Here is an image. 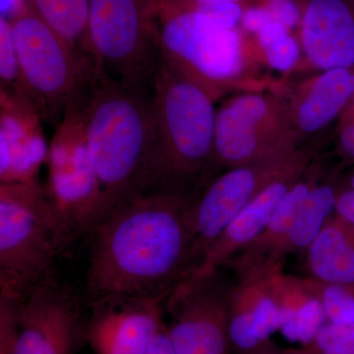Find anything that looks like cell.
<instances>
[{
	"label": "cell",
	"instance_id": "1",
	"mask_svg": "<svg viewBox=\"0 0 354 354\" xmlns=\"http://www.w3.org/2000/svg\"><path fill=\"white\" fill-rule=\"evenodd\" d=\"M191 199L143 193L93 228L86 276L91 307L139 299L167 302L191 272Z\"/></svg>",
	"mask_w": 354,
	"mask_h": 354
},
{
	"label": "cell",
	"instance_id": "2",
	"mask_svg": "<svg viewBox=\"0 0 354 354\" xmlns=\"http://www.w3.org/2000/svg\"><path fill=\"white\" fill-rule=\"evenodd\" d=\"M152 95L153 90L122 85L97 72L84 88L85 144L101 191L104 218L148 192Z\"/></svg>",
	"mask_w": 354,
	"mask_h": 354
},
{
	"label": "cell",
	"instance_id": "3",
	"mask_svg": "<svg viewBox=\"0 0 354 354\" xmlns=\"http://www.w3.org/2000/svg\"><path fill=\"white\" fill-rule=\"evenodd\" d=\"M152 113L148 192L193 198L215 169V100L162 57L153 79Z\"/></svg>",
	"mask_w": 354,
	"mask_h": 354
},
{
	"label": "cell",
	"instance_id": "4",
	"mask_svg": "<svg viewBox=\"0 0 354 354\" xmlns=\"http://www.w3.org/2000/svg\"><path fill=\"white\" fill-rule=\"evenodd\" d=\"M75 239L46 186L0 183V297L22 301Z\"/></svg>",
	"mask_w": 354,
	"mask_h": 354
},
{
	"label": "cell",
	"instance_id": "5",
	"mask_svg": "<svg viewBox=\"0 0 354 354\" xmlns=\"http://www.w3.org/2000/svg\"><path fill=\"white\" fill-rule=\"evenodd\" d=\"M87 39L99 75L153 90L162 57L155 0H90Z\"/></svg>",
	"mask_w": 354,
	"mask_h": 354
},
{
	"label": "cell",
	"instance_id": "6",
	"mask_svg": "<svg viewBox=\"0 0 354 354\" xmlns=\"http://www.w3.org/2000/svg\"><path fill=\"white\" fill-rule=\"evenodd\" d=\"M155 3L162 57L216 101L245 70L241 30L228 29L192 9Z\"/></svg>",
	"mask_w": 354,
	"mask_h": 354
},
{
	"label": "cell",
	"instance_id": "7",
	"mask_svg": "<svg viewBox=\"0 0 354 354\" xmlns=\"http://www.w3.org/2000/svg\"><path fill=\"white\" fill-rule=\"evenodd\" d=\"M21 71L41 120L57 127L95 70L26 3L11 18Z\"/></svg>",
	"mask_w": 354,
	"mask_h": 354
},
{
	"label": "cell",
	"instance_id": "8",
	"mask_svg": "<svg viewBox=\"0 0 354 354\" xmlns=\"http://www.w3.org/2000/svg\"><path fill=\"white\" fill-rule=\"evenodd\" d=\"M285 109L269 95L247 93L216 109L214 165L230 169L297 150Z\"/></svg>",
	"mask_w": 354,
	"mask_h": 354
},
{
	"label": "cell",
	"instance_id": "9",
	"mask_svg": "<svg viewBox=\"0 0 354 354\" xmlns=\"http://www.w3.org/2000/svg\"><path fill=\"white\" fill-rule=\"evenodd\" d=\"M305 153L295 150L259 162L230 167L209 179L189 203L190 274L239 212Z\"/></svg>",
	"mask_w": 354,
	"mask_h": 354
},
{
	"label": "cell",
	"instance_id": "10",
	"mask_svg": "<svg viewBox=\"0 0 354 354\" xmlns=\"http://www.w3.org/2000/svg\"><path fill=\"white\" fill-rule=\"evenodd\" d=\"M234 286L220 269L174 288L165 307L171 316L167 332L176 354H232L228 318Z\"/></svg>",
	"mask_w": 354,
	"mask_h": 354
},
{
	"label": "cell",
	"instance_id": "11",
	"mask_svg": "<svg viewBox=\"0 0 354 354\" xmlns=\"http://www.w3.org/2000/svg\"><path fill=\"white\" fill-rule=\"evenodd\" d=\"M87 323L74 291L50 272L20 302L15 354H76Z\"/></svg>",
	"mask_w": 354,
	"mask_h": 354
},
{
	"label": "cell",
	"instance_id": "12",
	"mask_svg": "<svg viewBox=\"0 0 354 354\" xmlns=\"http://www.w3.org/2000/svg\"><path fill=\"white\" fill-rule=\"evenodd\" d=\"M283 264L266 265L236 276L230 304L232 354L264 346L281 328L276 278Z\"/></svg>",
	"mask_w": 354,
	"mask_h": 354
},
{
	"label": "cell",
	"instance_id": "13",
	"mask_svg": "<svg viewBox=\"0 0 354 354\" xmlns=\"http://www.w3.org/2000/svg\"><path fill=\"white\" fill-rule=\"evenodd\" d=\"M310 162L311 157L308 153H305L297 162L268 184L228 223L213 245L209 247L196 269L184 279H202L218 271L242 249L255 241L267 227L288 191L306 171Z\"/></svg>",
	"mask_w": 354,
	"mask_h": 354
},
{
	"label": "cell",
	"instance_id": "14",
	"mask_svg": "<svg viewBox=\"0 0 354 354\" xmlns=\"http://www.w3.org/2000/svg\"><path fill=\"white\" fill-rule=\"evenodd\" d=\"M165 302L139 299L91 307L87 342L95 354H145L164 325Z\"/></svg>",
	"mask_w": 354,
	"mask_h": 354
},
{
	"label": "cell",
	"instance_id": "15",
	"mask_svg": "<svg viewBox=\"0 0 354 354\" xmlns=\"http://www.w3.org/2000/svg\"><path fill=\"white\" fill-rule=\"evenodd\" d=\"M300 36L310 64L354 68V0H301Z\"/></svg>",
	"mask_w": 354,
	"mask_h": 354
},
{
	"label": "cell",
	"instance_id": "16",
	"mask_svg": "<svg viewBox=\"0 0 354 354\" xmlns=\"http://www.w3.org/2000/svg\"><path fill=\"white\" fill-rule=\"evenodd\" d=\"M0 101V183L38 181L48 151L38 109L3 94Z\"/></svg>",
	"mask_w": 354,
	"mask_h": 354
},
{
	"label": "cell",
	"instance_id": "17",
	"mask_svg": "<svg viewBox=\"0 0 354 354\" xmlns=\"http://www.w3.org/2000/svg\"><path fill=\"white\" fill-rule=\"evenodd\" d=\"M321 177L320 165L310 164L279 205L262 234L237 253L225 267L232 270L235 276H239L263 266L283 264L285 260L283 245L297 218L298 209L309 191L321 180Z\"/></svg>",
	"mask_w": 354,
	"mask_h": 354
},
{
	"label": "cell",
	"instance_id": "18",
	"mask_svg": "<svg viewBox=\"0 0 354 354\" xmlns=\"http://www.w3.org/2000/svg\"><path fill=\"white\" fill-rule=\"evenodd\" d=\"M276 292L281 314V334L288 341L309 346L328 322L322 300L313 279L277 274Z\"/></svg>",
	"mask_w": 354,
	"mask_h": 354
},
{
	"label": "cell",
	"instance_id": "19",
	"mask_svg": "<svg viewBox=\"0 0 354 354\" xmlns=\"http://www.w3.org/2000/svg\"><path fill=\"white\" fill-rule=\"evenodd\" d=\"M305 254L309 278L323 285H354V225L333 216Z\"/></svg>",
	"mask_w": 354,
	"mask_h": 354
},
{
	"label": "cell",
	"instance_id": "20",
	"mask_svg": "<svg viewBox=\"0 0 354 354\" xmlns=\"http://www.w3.org/2000/svg\"><path fill=\"white\" fill-rule=\"evenodd\" d=\"M354 93V68L323 71L298 104L295 124L300 131L315 133L328 127L348 106Z\"/></svg>",
	"mask_w": 354,
	"mask_h": 354
},
{
	"label": "cell",
	"instance_id": "21",
	"mask_svg": "<svg viewBox=\"0 0 354 354\" xmlns=\"http://www.w3.org/2000/svg\"><path fill=\"white\" fill-rule=\"evenodd\" d=\"M341 181H319L309 191L285 242L283 256L305 252L315 241L328 221L335 215Z\"/></svg>",
	"mask_w": 354,
	"mask_h": 354
},
{
	"label": "cell",
	"instance_id": "22",
	"mask_svg": "<svg viewBox=\"0 0 354 354\" xmlns=\"http://www.w3.org/2000/svg\"><path fill=\"white\" fill-rule=\"evenodd\" d=\"M27 3L79 57L94 67L87 39L90 0H27Z\"/></svg>",
	"mask_w": 354,
	"mask_h": 354
},
{
	"label": "cell",
	"instance_id": "23",
	"mask_svg": "<svg viewBox=\"0 0 354 354\" xmlns=\"http://www.w3.org/2000/svg\"><path fill=\"white\" fill-rule=\"evenodd\" d=\"M0 94L27 102L36 108L21 71L14 46L11 21L3 15H0Z\"/></svg>",
	"mask_w": 354,
	"mask_h": 354
},
{
	"label": "cell",
	"instance_id": "24",
	"mask_svg": "<svg viewBox=\"0 0 354 354\" xmlns=\"http://www.w3.org/2000/svg\"><path fill=\"white\" fill-rule=\"evenodd\" d=\"M256 37L258 46L272 69L290 71L297 64L300 55L299 44L285 26L270 23Z\"/></svg>",
	"mask_w": 354,
	"mask_h": 354
},
{
	"label": "cell",
	"instance_id": "25",
	"mask_svg": "<svg viewBox=\"0 0 354 354\" xmlns=\"http://www.w3.org/2000/svg\"><path fill=\"white\" fill-rule=\"evenodd\" d=\"M315 283L328 321L354 329V285H323L317 281Z\"/></svg>",
	"mask_w": 354,
	"mask_h": 354
},
{
	"label": "cell",
	"instance_id": "26",
	"mask_svg": "<svg viewBox=\"0 0 354 354\" xmlns=\"http://www.w3.org/2000/svg\"><path fill=\"white\" fill-rule=\"evenodd\" d=\"M306 346L315 354H354V329L328 321Z\"/></svg>",
	"mask_w": 354,
	"mask_h": 354
},
{
	"label": "cell",
	"instance_id": "27",
	"mask_svg": "<svg viewBox=\"0 0 354 354\" xmlns=\"http://www.w3.org/2000/svg\"><path fill=\"white\" fill-rule=\"evenodd\" d=\"M21 301L0 297V354H15Z\"/></svg>",
	"mask_w": 354,
	"mask_h": 354
},
{
	"label": "cell",
	"instance_id": "28",
	"mask_svg": "<svg viewBox=\"0 0 354 354\" xmlns=\"http://www.w3.org/2000/svg\"><path fill=\"white\" fill-rule=\"evenodd\" d=\"M261 4L269 11L272 22L295 30L301 24V4L297 0H260Z\"/></svg>",
	"mask_w": 354,
	"mask_h": 354
},
{
	"label": "cell",
	"instance_id": "29",
	"mask_svg": "<svg viewBox=\"0 0 354 354\" xmlns=\"http://www.w3.org/2000/svg\"><path fill=\"white\" fill-rule=\"evenodd\" d=\"M272 22L269 11L260 2L244 8L241 26L249 34L257 35L266 25Z\"/></svg>",
	"mask_w": 354,
	"mask_h": 354
},
{
	"label": "cell",
	"instance_id": "30",
	"mask_svg": "<svg viewBox=\"0 0 354 354\" xmlns=\"http://www.w3.org/2000/svg\"><path fill=\"white\" fill-rule=\"evenodd\" d=\"M335 216L354 225V190L341 187L335 207Z\"/></svg>",
	"mask_w": 354,
	"mask_h": 354
},
{
	"label": "cell",
	"instance_id": "31",
	"mask_svg": "<svg viewBox=\"0 0 354 354\" xmlns=\"http://www.w3.org/2000/svg\"><path fill=\"white\" fill-rule=\"evenodd\" d=\"M339 145L342 156L354 162V118L344 121L339 130Z\"/></svg>",
	"mask_w": 354,
	"mask_h": 354
},
{
	"label": "cell",
	"instance_id": "32",
	"mask_svg": "<svg viewBox=\"0 0 354 354\" xmlns=\"http://www.w3.org/2000/svg\"><path fill=\"white\" fill-rule=\"evenodd\" d=\"M145 354H176L172 348L167 332V326L162 325L147 348Z\"/></svg>",
	"mask_w": 354,
	"mask_h": 354
},
{
	"label": "cell",
	"instance_id": "33",
	"mask_svg": "<svg viewBox=\"0 0 354 354\" xmlns=\"http://www.w3.org/2000/svg\"><path fill=\"white\" fill-rule=\"evenodd\" d=\"M239 354H315L309 346H301L299 348H279L272 342H267L260 348Z\"/></svg>",
	"mask_w": 354,
	"mask_h": 354
},
{
	"label": "cell",
	"instance_id": "34",
	"mask_svg": "<svg viewBox=\"0 0 354 354\" xmlns=\"http://www.w3.org/2000/svg\"><path fill=\"white\" fill-rule=\"evenodd\" d=\"M174 4L200 3V2H225V3L239 4L246 8V7L257 3L260 0H164Z\"/></svg>",
	"mask_w": 354,
	"mask_h": 354
},
{
	"label": "cell",
	"instance_id": "35",
	"mask_svg": "<svg viewBox=\"0 0 354 354\" xmlns=\"http://www.w3.org/2000/svg\"><path fill=\"white\" fill-rule=\"evenodd\" d=\"M341 187L354 190V169L341 180Z\"/></svg>",
	"mask_w": 354,
	"mask_h": 354
},
{
	"label": "cell",
	"instance_id": "36",
	"mask_svg": "<svg viewBox=\"0 0 354 354\" xmlns=\"http://www.w3.org/2000/svg\"><path fill=\"white\" fill-rule=\"evenodd\" d=\"M349 104H351V106H353V109L354 111V93L353 95V97H351V102H349L348 106H349Z\"/></svg>",
	"mask_w": 354,
	"mask_h": 354
},
{
	"label": "cell",
	"instance_id": "37",
	"mask_svg": "<svg viewBox=\"0 0 354 354\" xmlns=\"http://www.w3.org/2000/svg\"><path fill=\"white\" fill-rule=\"evenodd\" d=\"M26 1H27V0H26Z\"/></svg>",
	"mask_w": 354,
	"mask_h": 354
}]
</instances>
